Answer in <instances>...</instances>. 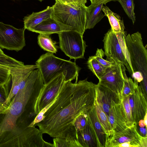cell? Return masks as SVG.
<instances>
[{
  "label": "cell",
  "mask_w": 147,
  "mask_h": 147,
  "mask_svg": "<svg viewBox=\"0 0 147 147\" xmlns=\"http://www.w3.org/2000/svg\"><path fill=\"white\" fill-rule=\"evenodd\" d=\"M38 43L41 48L48 52L56 53L57 51V42L52 39L49 34H39Z\"/></svg>",
  "instance_id": "22"
},
{
  "label": "cell",
  "mask_w": 147,
  "mask_h": 147,
  "mask_svg": "<svg viewBox=\"0 0 147 147\" xmlns=\"http://www.w3.org/2000/svg\"><path fill=\"white\" fill-rule=\"evenodd\" d=\"M65 82V76L62 73L44 85L35 105V112L36 115L55 100Z\"/></svg>",
  "instance_id": "9"
},
{
  "label": "cell",
  "mask_w": 147,
  "mask_h": 147,
  "mask_svg": "<svg viewBox=\"0 0 147 147\" xmlns=\"http://www.w3.org/2000/svg\"><path fill=\"white\" fill-rule=\"evenodd\" d=\"M144 127H137V130L141 136L143 137H147V128H145Z\"/></svg>",
  "instance_id": "36"
},
{
  "label": "cell",
  "mask_w": 147,
  "mask_h": 147,
  "mask_svg": "<svg viewBox=\"0 0 147 147\" xmlns=\"http://www.w3.org/2000/svg\"><path fill=\"white\" fill-rule=\"evenodd\" d=\"M25 28H17L0 22V48L18 52L26 45Z\"/></svg>",
  "instance_id": "7"
},
{
  "label": "cell",
  "mask_w": 147,
  "mask_h": 147,
  "mask_svg": "<svg viewBox=\"0 0 147 147\" xmlns=\"http://www.w3.org/2000/svg\"><path fill=\"white\" fill-rule=\"evenodd\" d=\"M143 120L146 126L147 127V113H146V114H145V115L144 116V118Z\"/></svg>",
  "instance_id": "38"
},
{
  "label": "cell",
  "mask_w": 147,
  "mask_h": 147,
  "mask_svg": "<svg viewBox=\"0 0 147 147\" xmlns=\"http://www.w3.org/2000/svg\"><path fill=\"white\" fill-rule=\"evenodd\" d=\"M124 80L121 65L114 63L111 67L107 68L105 73L99 79L98 83L121 95Z\"/></svg>",
  "instance_id": "11"
},
{
  "label": "cell",
  "mask_w": 147,
  "mask_h": 147,
  "mask_svg": "<svg viewBox=\"0 0 147 147\" xmlns=\"http://www.w3.org/2000/svg\"><path fill=\"white\" fill-rule=\"evenodd\" d=\"M55 2L67 5L74 8H79L86 5L87 0H55Z\"/></svg>",
  "instance_id": "33"
},
{
  "label": "cell",
  "mask_w": 147,
  "mask_h": 147,
  "mask_svg": "<svg viewBox=\"0 0 147 147\" xmlns=\"http://www.w3.org/2000/svg\"><path fill=\"white\" fill-rule=\"evenodd\" d=\"M58 34L60 48L67 56L75 59L84 58L87 46L83 35L72 30L64 31Z\"/></svg>",
  "instance_id": "6"
},
{
  "label": "cell",
  "mask_w": 147,
  "mask_h": 147,
  "mask_svg": "<svg viewBox=\"0 0 147 147\" xmlns=\"http://www.w3.org/2000/svg\"><path fill=\"white\" fill-rule=\"evenodd\" d=\"M11 80L0 85V103L3 105L8 98L9 93V86Z\"/></svg>",
  "instance_id": "32"
},
{
  "label": "cell",
  "mask_w": 147,
  "mask_h": 147,
  "mask_svg": "<svg viewBox=\"0 0 147 147\" xmlns=\"http://www.w3.org/2000/svg\"><path fill=\"white\" fill-rule=\"evenodd\" d=\"M122 102L125 115L127 127H130L137 124L134 122L132 118L128 97L124 98L122 100Z\"/></svg>",
  "instance_id": "30"
},
{
  "label": "cell",
  "mask_w": 147,
  "mask_h": 147,
  "mask_svg": "<svg viewBox=\"0 0 147 147\" xmlns=\"http://www.w3.org/2000/svg\"><path fill=\"white\" fill-rule=\"evenodd\" d=\"M77 133V140L82 147H100L97 136L87 117L86 127Z\"/></svg>",
  "instance_id": "17"
},
{
  "label": "cell",
  "mask_w": 147,
  "mask_h": 147,
  "mask_svg": "<svg viewBox=\"0 0 147 147\" xmlns=\"http://www.w3.org/2000/svg\"><path fill=\"white\" fill-rule=\"evenodd\" d=\"M104 52L102 49H97L95 57L97 60L101 64L107 68L111 67L114 63L105 60L103 58Z\"/></svg>",
  "instance_id": "34"
},
{
  "label": "cell",
  "mask_w": 147,
  "mask_h": 147,
  "mask_svg": "<svg viewBox=\"0 0 147 147\" xmlns=\"http://www.w3.org/2000/svg\"><path fill=\"white\" fill-rule=\"evenodd\" d=\"M102 9L104 13L105 16L108 19L111 26V29L115 33L118 32H124L125 29L123 21L118 14L112 11L107 6H102Z\"/></svg>",
  "instance_id": "21"
},
{
  "label": "cell",
  "mask_w": 147,
  "mask_h": 147,
  "mask_svg": "<svg viewBox=\"0 0 147 147\" xmlns=\"http://www.w3.org/2000/svg\"><path fill=\"white\" fill-rule=\"evenodd\" d=\"M24 65L23 62L17 60L4 53L0 55V66L8 68Z\"/></svg>",
  "instance_id": "27"
},
{
  "label": "cell",
  "mask_w": 147,
  "mask_h": 147,
  "mask_svg": "<svg viewBox=\"0 0 147 147\" xmlns=\"http://www.w3.org/2000/svg\"><path fill=\"white\" fill-rule=\"evenodd\" d=\"M116 1L119 3L125 12L134 24L136 21V17L134 12L135 4L134 0H117Z\"/></svg>",
  "instance_id": "25"
},
{
  "label": "cell",
  "mask_w": 147,
  "mask_h": 147,
  "mask_svg": "<svg viewBox=\"0 0 147 147\" xmlns=\"http://www.w3.org/2000/svg\"><path fill=\"white\" fill-rule=\"evenodd\" d=\"M103 3L94 4H91L87 7L85 30L93 28L105 16L102 8Z\"/></svg>",
  "instance_id": "19"
},
{
  "label": "cell",
  "mask_w": 147,
  "mask_h": 147,
  "mask_svg": "<svg viewBox=\"0 0 147 147\" xmlns=\"http://www.w3.org/2000/svg\"><path fill=\"white\" fill-rule=\"evenodd\" d=\"M8 68L0 66V85L6 83L11 80L9 70Z\"/></svg>",
  "instance_id": "35"
},
{
  "label": "cell",
  "mask_w": 147,
  "mask_h": 147,
  "mask_svg": "<svg viewBox=\"0 0 147 147\" xmlns=\"http://www.w3.org/2000/svg\"><path fill=\"white\" fill-rule=\"evenodd\" d=\"M106 60L111 63L120 64L123 74H126L125 66L128 71L129 67L117 37L111 29L105 35L103 40Z\"/></svg>",
  "instance_id": "8"
},
{
  "label": "cell",
  "mask_w": 147,
  "mask_h": 147,
  "mask_svg": "<svg viewBox=\"0 0 147 147\" xmlns=\"http://www.w3.org/2000/svg\"><path fill=\"white\" fill-rule=\"evenodd\" d=\"M147 137H143L139 134L136 124L121 131L113 133L107 138L105 147H117L121 143L129 142H140L143 147H147Z\"/></svg>",
  "instance_id": "12"
},
{
  "label": "cell",
  "mask_w": 147,
  "mask_h": 147,
  "mask_svg": "<svg viewBox=\"0 0 147 147\" xmlns=\"http://www.w3.org/2000/svg\"><path fill=\"white\" fill-rule=\"evenodd\" d=\"M4 53L2 50L0 48V55L4 54Z\"/></svg>",
  "instance_id": "39"
},
{
  "label": "cell",
  "mask_w": 147,
  "mask_h": 147,
  "mask_svg": "<svg viewBox=\"0 0 147 147\" xmlns=\"http://www.w3.org/2000/svg\"><path fill=\"white\" fill-rule=\"evenodd\" d=\"M135 85L134 93L128 98L132 118L137 124L147 113V102L146 94L138 84Z\"/></svg>",
  "instance_id": "13"
},
{
  "label": "cell",
  "mask_w": 147,
  "mask_h": 147,
  "mask_svg": "<svg viewBox=\"0 0 147 147\" xmlns=\"http://www.w3.org/2000/svg\"><path fill=\"white\" fill-rule=\"evenodd\" d=\"M94 106L97 115L104 130L107 136V138L113 134L107 116L97 103L96 100Z\"/></svg>",
  "instance_id": "23"
},
{
  "label": "cell",
  "mask_w": 147,
  "mask_h": 147,
  "mask_svg": "<svg viewBox=\"0 0 147 147\" xmlns=\"http://www.w3.org/2000/svg\"><path fill=\"white\" fill-rule=\"evenodd\" d=\"M125 41L133 71L132 75L135 84L147 91V51L144 46L141 34L139 32L129 34Z\"/></svg>",
  "instance_id": "3"
},
{
  "label": "cell",
  "mask_w": 147,
  "mask_h": 147,
  "mask_svg": "<svg viewBox=\"0 0 147 147\" xmlns=\"http://www.w3.org/2000/svg\"><path fill=\"white\" fill-rule=\"evenodd\" d=\"M53 147H82L78 140L65 138L53 139Z\"/></svg>",
  "instance_id": "26"
},
{
  "label": "cell",
  "mask_w": 147,
  "mask_h": 147,
  "mask_svg": "<svg viewBox=\"0 0 147 147\" xmlns=\"http://www.w3.org/2000/svg\"><path fill=\"white\" fill-rule=\"evenodd\" d=\"M2 105L0 103V112L1 111L2 108Z\"/></svg>",
  "instance_id": "40"
},
{
  "label": "cell",
  "mask_w": 147,
  "mask_h": 147,
  "mask_svg": "<svg viewBox=\"0 0 147 147\" xmlns=\"http://www.w3.org/2000/svg\"><path fill=\"white\" fill-rule=\"evenodd\" d=\"M44 85L40 72L32 71L24 87L0 112V147H18L25 139L28 126L37 115L35 105Z\"/></svg>",
  "instance_id": "2"
},
{
  "label": "cell",
  "mask_w": 147,
  "mask_h": 147,
  "mask_svg": "<svg viewBox=\"0 0 147 147\" xmlns=\"http://www.w3.org/2000/svg\"><path fill=\"white\" fill-rule=\"evenodd\" d=\"M38 0L39 1H40V2H41L43 0Z\"/></svg>",
  "instance_id": "41"
},
{
  "label": "cell",
  "mask_w": 147,
  "mask_h": 147,
  "mask_svg": "<svg viewBox=\"0 0 147 147\" xmlns=\"http://www.w3.org/2000/svg\"><path fill=\"white\" fill-rule=\"evenodd\" d=\"M115 34L117 37L125 59L129 67V72L131 75H132L133 71L130 64L129 56L125 41V38L126 36V31L124 32H118L115 33Z\"/></svg>",
  "instance_id": "29"
},
{
  "label": "cell",
  "mask_w": 147,
  "mask_h": 147,
  "mask_svg": "<svg viewBox=\"0 0 147 147\" xmlns=\"http://www.w3.org/2000/svg\"><path fill=\"white\" fill-rule=\"evenodd\" d=\"M125 80L123 88L121 94L122 100L125 98L132 95L134 92L136 85L132 79L127 76L124 77Z\"/></svg>",
  "instance_id": "28"
},
{
  "label": "cell",
  "mask_w": 147,
  "mask_h": 147,
  "mask_svg": "<svg viewBox=\"0 0 147 147\" xmlns=\"http://www.w3.org/2000/svg\"><path fill=\"white\" fill-rule=\"evenodd\" d=\"M91 4H98L103 3L104 4H106L107 3L111 1H115L117 0H90Z\"/></svg>",
  "instance_id": "37"
},
{
  "label": "cell",
  "mask_w": 147,
  "mask_h": 147,
  "mask_svg": "<svg viewBox=\"0 0 147 147\" xmlns=\"http://www.w3.org/2000/svg\"><path fill=\"white\" fill-rule=\"evenodd\" d=\"M96 86L87 79L74 83L65 82L43 119L34 126H38L42 134L53 138L77 140L73 122L94 106Z\"/></svg>",
  "instance_id": "1"
},
{
  "label": "cell",
  "mask_w": 147,
  "mask_h": 147,
  "mask_svg": "<svg viewBox=\"0 0 147 147\" xmlns=\"http://www.w3.org/2000/svg\"><path fill=\"white\" fill-rule=\"evenodd\" d=\"M87 122V113H82L78 115L73 123V125L76 132L84 129L86 126Z\"/></svg>",
  "instance_id": "31"
},
{
  "label": "cell",
  "mask_w": 147,
  "mask_h": 147,
  "mask_svg": "<svg viewBox=\"0 0 147 147\" xmlns=\"http://www.w3.org/2000/svg\"><path fill=\"white\" fill-rule=\"evenodd\" d=\"M87 63L89 69L98 79L105 73L107 68L97 60L94 56L89 57Z\"/></svg>",
  "instance_id": "24"
},
{
  "label": "cell",
  "mask_w": 147,
  "mask_h": 147,
  "mask_svg": "<svg viewBox=\"0 0 147 147\" xmlns=\"http://www.w3.org/2000/svg\"><path fill=\"white\" fill-rule=\"evenodd\" d=\"M37 68L38 67L36 65H24L10 69L9 72L12 83L11 87L8 98L2 105L0 112L7 107L19 90L24 87L29 73L32 71Z\"/></svg>",
  "instance_id": "10"
},
{
  "label": "cell",
  "mask_w": 147,
  "mask_h": 147,
  "mask_svg": "<svg viewBox=\"0 0 147 147\" xmlns=\"http://www.w3.org/2000/svg\"><path fill=\"white\" fill-rule=\"evenodd\" d=\"M96 101L107 116L112 107L122 102L119 94L98 83L96 87Z\"/></svg>",
  "instance_id": "14"
},
{
  "label": "cell",
  "mask_w": 147,
  "mask_h": 147,
  "mask_svg": "<svg viewBox=\"0 0 147 147\" xmlns=\"http://www.w3.org/2000/svg\"><path fill=\"white\" fill-rule=\"evenodd\" d=\"M52 7L51 17L83 36L86 30L87 7L86 5L74 8L55 2Z\"/></svg>",
  "instance_id": "5"
},
{
  "label": "cell",
  "mask_w": 147,
  "mask_h": 147,
  "mask_svg": "<svg viewBox=\"0 0 147 147\" xmlns=\"http://www.w3.org/2000/svg\"><path fill=\"white\" fill-rule=\"evenodd\" d=\"M42 76L44 85L63 73L65 82L76 79L81 69L75 63L55 56L53 53L47 52L42 55L36 62Z\"/></svg>",
  "instance_id": "4"
},
{
  "label": "cell",
  "mask_w": 147,
  "mask_h": 147,
  "mask_svg": "<svg viewBox=\"0 0 147 147\" xmlns=\"http://www.w3.org/2000/svg\"><path fill=\"white\" fill-rule=\"evenodd\" d=\"M72 30V28L58 22L52 17L42 22L29 30L39 34H51Z\"/></svg>",
  "instance_id": "16"
},
{
  "label": "cell",
  "mask_w": 147,
  "mask_h": 147,
  "mask_svg": "<svg viewBox=\"0 0 147 147\" xmlns=\"http://www.w3.org/2000/svg\"><path fill=\"white\" fill-rule=\"evenodd\" d=\"M53 12V7L48 6L42 11L33 12L24 18V27L28 30L45 20L51 17Z\"/></svg>",
  "instance_id": "20"
},
{
  "label": "cell",
  "mask_w": 147,
  "mask_h": 147,
  "mask_svg": "<svg viewBox=\"0 0 147 147\" xmlns=\"http://www.w3.org/2000/svg\"><path fill=\"white\" fill-rule=\"evenodd\" d=\"M87 114L97 136L100 147H105L107 137L98 119L94 106Z\"/></svg>",
  "instance_id": "18"
},
{
  "label": "cell",
  "mask_w": 147,
  "mask_h": 147,
  "mask_svg": "<svg viewBox=\"0 0 147 147\" xmlns=\"http://www.w3.org/2000/svg\"><path fill=\"white\" fill-rule=\"evenodd\" d=\"M107 117L113 133L121 131L128 127L122 102L112 107Z\"/></svg>",
  "instance_id": "15"
}]
</instances>
